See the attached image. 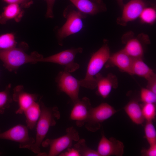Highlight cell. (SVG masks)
Returning <instances> with one entry per match:
<instances>
[{
  "label": "cell",
  "mask_w": 156,
  "mask_h": 156,
  "mask_svg": "<svg viewBox=\"0 0 156 156\" xmlns=\"http://www.w3.org/2000/svg\"><path fill=\"white\" fill-rule=\"evenodd\" d=\"M70 114V119L75 121L76 125L81 127L87 121L92 107L90 99L84 97L74 103Z\"/></svg>",
  "instance_id": "8fae6325"
},
{
  "label": "cell",
  "mask_w": 156,
  "mask_h": 156,
  "mask_svg": "<svg viewBox=\"0 0 156 156\" xmlns=\"http://www.w3.org/2000/svg\"><path fill=\"white\" fill-rule=\"evenodd\" d=\"M9 4L17 3L24 4L28 0H3Z\"/></svg>",
  "instance_id": "d6a6232c"
},
{
  "label": "cell",
  "mask_w": 156,
  "mask_h": 156,
  "mask_svg": "<svg viewBox=\"0 0 156 156\" xmlns=\"http://www.w3.org/2000/svg\"></svg>",
  "instance_id": "e575fe53"
},
{
  "label": "cell",
  "mask_w": 156,
  "mask_h": 156,
  "mask_svg": "<svg viewBox=\"0 0 156 156\" xmlns=\"http://www.w3.org/2000/svg\"><path fill=\"white\" fill-rule=\"evenodd\" d=\"M147 81L146 88L156 94V75L149 78Z\"/></svg>",
  "instance_id": "4dcf8cb0"
},
{
  "label": "cell",
  "mask_w": 156,
  "mask_h": 156,
  "mask_svg": "<svg viewBox=\"0 0 156 156\" xmlns=\"http://www.w3.org/2000/svg\"><path fill=\"white\" fill-rule=\"evenodd\" d=\"M40 101L39 102L36 101L33 103L23 113L26 118L27 126L31 130L33 129L36 127L40 115L41 109Z\"/></svg>",
  "instance_id": "ffe728a7"
},
{
  "label": "cell",
  "mask_w": 156,
  "mask_h": 156,
  "mask_svg": "<svg viewBox=\"0 0 156 156\" xmlns=\"http://www.w3.org/2000/svg\"><path fill=\"white\" fill-rule=\"evenodd\" d=\"M82 48L78 47L66 50L50 56L41 58L39 62H51L60 65L64 70L70 73L74 72L79 67V65L75 61L76 55L81 53Z\"/></svg>",
  "instance_id": "52a82bcc"
},
{
  "label": "cell",
  "mask_w": 156,
  "mask_h": 156,
  "mask_svg": "<svg viewBox=\"0 0 156 156\" xmlns=\"http://www.w3.org/2000/svg\"><path fill=\"white\" fill-rule=\"evenodd\" d=\"M60 156H81L78 151L75 148H67V151L64 153H61Z\"/></svg>",
  "instance_id": "1f68e13d"
},
{
  "label": "cell",
  "mask_w": 156,
  "mask_h": 156,
  "mask_svg": "<svg viewBox=\"0 0 156 156\" xmlns=\"http://www.w3.org/2000/svg\"><path fill=\"white\" fill-rule=\"evenodd\" d=\"M47 3V10L46 16V17L53 18L54 17L53 8L55 0H45Z\"/></svg>",
  "instance_id": "f546056e"
},
{
  "label": "cell",
  "mask_w": 156,
  "mask_h": 156,
  "mask_svg": "<svg viewBox=\"0 0 156 156\" xmlns=\"http://www.w3.org/2000/svg\"><path fill=\"white\" fill-rule=\"evenodd\" d=\"M26 47H16L6 50H0V60L3 66L10 72H15L22 65L28 63L39 62L43 57L36 52L29 55L25 52Z\"/></svg>",
  "instance_id": "7a4b0ae2"
},
{
  "label": "cell",
  "mask_w": 156,
  "mask_h": 156,
  "mask_svg": "<svg viewBox=\"0 0 156 156\" xmlns=\"http://www.w3.org/2000/svg\"><path fill=\"white\" fill-rule=\"evenodd\" d=\"M77 142L74 147L78 151L81 156H99L96 151L87 146L85 139H79Z\"/></svg>",
  "instance_id": "d4e9b609"
},
{
  "label": "cell",
  "mask_w": 156,
  "mask_h": 156,
  "mask_svg": "<svg viewBox=\"0 0 156 156\" xmlns=\"http://www.w3.org/2000/svg\"><path fill=\"white\" fill-rule=\"evenodd\" d=\"M38 95L36 94H31L25 91L23 86L18 85L15 87L13 90L12 98L13 101L17 103L18 106L16 111V114H21L24 111L36 101Z\"/></svg>",
  "instance_id": "4fadbf2b"
},
{
  "label": "cell",
  "mask_w": 156,
  "mask_h": 156,
  "mask_svg": "<svg viewBox=\"0 0 156 156\" xmlns=\"http://www.w3.org/2000/svg\"><path fill=\"white\" fill-rule=\"evenodd\" d=\"M41 112L36 127L34 143L30 149L34 153H40V146L50 127L55 126L60 118V114L56 107H48L40 101Z\"/></svg>",
  "instance_id": "6da1fadb"
},
{
  "label": "cell",
  "mask_w": 156,
  "mask_h": 156,
  "mask_svg": "<svg viewBox=\"0 0 156 156\" xmlns=\"http://www.w3.org/2000/svg\"><path fill=\"white\" fill-rule=\"evenodd\" d=\"M11 87V85L9 83L4 90L0 91V114H3L5 110L10 107L13 101L10 94Z\"/></svg>",
  "instance_id": "7402d4cb"
},
{
  "label": "cell",
  "mask_w": 156,
  "mask_h": 156,
  "mask_svg": "<svg viewBox=\"0 0 156 156\" xmlns=\"http://www.w3.org/2000/svg\"><path fill=\"white\" fill-rule=\"evenodd\" d=\"M96 79L97 94L104 99L108 96L113 88H116L118 86L117 77L111 73L106 77L99 73L96 76Z\"/></svg>",
  "instance_id": "9a60e30c"
},
{
  "label": "cell",
  "mask_w": 156,
  "mask_h": 156,
  "mask_svg": "<svg viewBox=\"0 0 156 156\" xmlns=\"http://www.w3.org/2000/svg\"><path fill=\"white\" fill-rule=\"evenodd\" d=\"M69 0L78 11L86 15H95L106 10L102 0Z\"/></svg>",
  "instance_id": "5bb4252c"
},
{
  "label": "cell",
  "mask_w": 156,
  "mask_h": 156,
  "mask_svg": "<svg viewBox=\"0 0 156 156\" xmlns=\"http://www.w3.org/2000/svg\"><path fill=\"white\" fill-rule=\"evenodd\" d=\"M140 95L141 101L143 103H156V94L147 88H142Z\"/></svg>",
  "instance_id": "83f0119b"
},
{
  "label": "cell",
  "mask_w": 156,
  "mask_h": 156,
  "mask_svg": "<svg viewBox=\"0 0 156 156\" xmlns=\"http://www.w3.org/2000/svg\"><path fill=\"white\" fill-rule=\"evenodd\" d=\"M102 134L96 151L99 156L123 155L125 148L123 143L114 137L108 139Z\"/></svg>",
  "instance_id": "30bf717a"
},
{
  "label": "cell",
  "mask_w": 156,
  "mask_h": 156,
  "mask_svg": "<svg viewBox=\"0 0 156 156\" xmlns=\"http://www.w3.org/2000/svg\"><path fill=\"white\" fill-rule=\"evenodd\" d=\"M141 106L144 120L146 121H153L156 115L155 103H143Z\"/></svg>",
  "instance_id": "484cf974"
},
{
  "label": "cell",
  "mask_w": 156,
  "mask_h": 156,
  "mask_svg": "<svg viewBox=\"0 0 156 156\" xmlns=\"http://www.w3.org/2000/svg\"><path fill=\"white\" fill-rule=\"evenodd\" d=\"M144 131L145 138L149 145L156 144V131L153 121H146Z\"/></svg>",
  "instance_id": "4316f807"
},
{
  "label": "cell",
  "mask_w": 156,
  "mask_h": 156,
  "mask_svg": "<svg viewBox=\"0 0 156 156\" xmlns=\"http://www.w3.org/2000/svg\"><path fill=\"white\" fill-rule=\"evenodd\" d=\"M141 153L143 156H156V144L150 145L148 148H143L141 150Z\"/></svg>",
  "instance_id": "f1b7e54d"
},
{
  "label": "cell",
  "mask_w": 156,
  "mask_h": 156,
  "mask_svg": "<svg viewBox=\"0 0 156 156\" xmlns=\"http://www.w3.org/2000/svg\"><path fill=\"white\" fill-rule=\"evenodd\" d=\"M28 129L27 126L16 125L3 132H0V139L16 142L19 144L20 148L30 149L35 139L29 136Z\"/></svg>",
  "instance_id": "ba28073f"
},
{
  "label": "cell",
  "mask_w": 156,
  "mask_h": 156,
  "mask_svg": "<svg viewBox=\"0 0 156 156\" xmlns=\"http://www.w3.org/2000/svg\"><path fill=\"white\" fill-rule=\"evenodd\" d=\"M124 109L130 120L135 124L141 125L144 122L145 120L141 105L136 100H130L124 107Z\"/></svg>",
  "instance_id": "e0dca14e"
},
{
  "label": "cell",
  "mask_w": 156,
  "mask_h": 156,
  "mask_svg": "<svg viewBox=\"0 0 156 156\" xmlns=\"http://www.w3.org/2000/svg\"><path fill=\"white\" fill-rule=\"evenodd\" d=\"M55 81L59 90L67 95L73 103L79 99V80L73 76L70 73L65 70L60 72L56 78Z\"/></svg>",
  "instance_id": "9c48e42d"
},
{
  "label": "cell",
  "mask_w": 156,
  "mask_h": 156,
  "mask_svg": "<svg viewBox=\"0 0 156 156\" xmlns=\"http://www.w3.org/2000/svg\"><path fill=\"white\" fill-rule=\"evenodd\" d=\"M146 7L143 0H130L123 5L122 15L117 20L118 23L125 26L128 23L136 20Z\"/></svg>",
  "instance_id": "7c38bea8"
},
{
  "label": "cell",
  "mask_w": 156,
  "mask_h": 156,
  "mask_svg": "<svg viewBox=\"0 0 156 156\" xmlns=\"http://www.w3.org/2000/svg\"><path fill=\"white\" fill-rule=\"evenodd\" d=\"M117 1L120 7H122L124 5L123 0H117Z\"/></svg>",
  "instance_id": "836d02e7"
},
{
  "label": "cell",
  "mask_w": 156,
  "mask_h": 156,
  "mask_svg": "<svg viewBox=\"0 0 156 156\" xmlns=\"http://www.w3.org/2000/svg\"><path fill=\"white\" fill-rule=\"evenodd\" d=\"M3 9V12L0 14V23L2 24H5L8 21L13 19L18 21L22 17L23 12L19 4H9Z\"/></svg>",
  "instance_id": "ac0fdd59"
},
{
  "label": "cell",
  "mask_w": 156,
  "mask_h": 156,
  "mask_svg": "<svg viewBox=\"0 0 156 156\" xmlns=\"http://www.w3.org/2000/svg\"><path fill=\"white\" fill-rule=\"evenodd\" d=\"M17 42L12 33H8L0 35V50L11 49L16 46Z\"/></svg>",
  "instance_id": "603a6c76"
},
{
  "label": "cell",
  "mask_w": 156,
  "mask_h": 156,
  "mask_svg": "<svg viewBox=\"0 0 156 156\" xmlns=\"http://www.w3.org/2000/svg\"><path fill=\"white\" fill-rule=\"evenodd\" d=\"M110 55L108 46L104 44L92 55L85 77L79 80L80 86L91 90L96 88V76L108 61Z\"/></svg>",
  "instance_id": "3957f363"
},
{
  "label": "cell",
  "mask_w": 156,
  "mask_h": 156,
  "mask_svg": "<svg viewBox=\"0 0 156 156\" xmlns=\"http://www.w3.org/2000/svg\"><path fill=\"white\" fill-rule=\"evenodd\" d=\"M133 59L122 49L110 55L107 62L109 65L117 67L121 71L131 74V68Z\"/></svg>",
  "instance_id": "2e32d148"
},
{
  "label": "cell",
  "mask_w": 156,
  "mask_h": 156,
  "mask_svg": "<svg viewBox=\"0 0 156 156\" xmlns=\"http://www.w3.org/2000/svg\"><path fill=\"white\" fill-rule=\"evenodd\" d=\"M117 112L114 107L106 103H102L94 107H92L84 126L88 131L96 132L100 128L101 123L110 118Z\"/></svg>",
  "instance_id": "8992f818"
},
{
  "label": "cell",
  "mask_w": 156,
  "mask_h": 156,
  "mask_svg": "<svg viewBox=\"0 0 156 156\" xmlns=\"http://www.w3.org/2000/svg\"><path fill=\"white\" fill-rule=\"evenodd\" d=\"M142 23L148 24L154 23L156 19V11L153 8L145 7L139 17Z\"/></svg>",
  "instance_id": "cb8c5ba5"
},
{
  "label": "cell",
  "mask_w": 156,
  "mask_h": 156,
  "mask_svg": "<svg viewBox=\"0 0 156 156\" xmlns=\"http://www.w3.org/2000/svg\"><path fill=\"white\" fill-rule=\"evenodd\" d=\"M122 50L133 59L142 58L144 54L142 43L138 39L135 38L128 40Z\"/></svg>",
  "instance_id": "44dd1931"
},
{
  "label": "cell",
  "mask_w": 156,
  "mask_h": 156,
  "mask_svg": "<svg viewBox=\"0 0 156 156\" xmlns=\"http://www.w3.org/2000/svg\"><path fill=\"white\" fill-rule=\"evenodd\" d=\"M66 134L58 138L54 139H47L43 141L42 145L44 147L49 146L48 156H56L59 155L66 148L71 146L73 141H78L79 139L78 132L73 127L68 128Z\"/></svg>",
  "instance_id": "5b68a950"
},
{
  "label": "cell",
  "mask_w": 156,
  "mask_h": 156,
  "mask_svg": "<svg viewBox=\"0 0 156 156\" xmlns=\"http://www.w3.org/2000/svg\"><path fill=\"white\" fill-rule=\"evenodd\" d=\"M132 75H136L146 80L155 75L153 70L143 60L142 58L133 59L131 68Z\"/></svg>",
  "instance_id": "d6986e66"
},
{
  "label": "cell",
  "mask_w": 156,
  "mask_h": 156,
  "mask_svg": "<svg viewBox=\"0 0 156 156\" xmlns=\"http://www.w3.org/2000/svg\"><path fill=\"white\" fill-rule=\"evenodd\" d=\"M63 16L66 21L58 29L57 33L58 43L60 45H62L63 41L65 38L82 29L83 27V19L86 16L73 5H69L65 9Z\"/></svg>",
  "instance_id": "277c9868"
}]
</instances>
